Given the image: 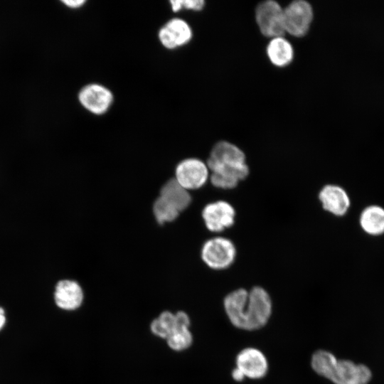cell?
I'll use <instances>...</instances> for the list:
<instances>
[{
	"label": "cell",
	"mask_w": 384,
	"mask_h": 384,
	"mask_svg": "<svg viewBox=\"0 0 384 384\" xmlns=\"http://www.w3.org/2000/svg\"><path fill=\"white\" fill-rule=\"evenodd\" d=\"M245 153L236 145L226 141L217 142L207 160L210 171L218 167H235L245 164Z\"/></svg>",
	"instance_id": "obj_9"
},
{
	"label": "cell",
	"mask_w": 384,
	"mask_h": 384,
	"mask_svg": "<svg viewBox=\"0 0 384 384\" xmlns=\"http://www.w3.org/2000/svg\"><path fill=\"white\" fill-rule=\"evenodd\" d=\"M160 196L173 205L179 212L186 209L191 202L188 191L175 178L166 181L160 190Z\"/></svg>",
	"instance_id": "obj_17"
},
{
	"label": "cell",
	"mask_w": 384,
	"mask_h": 384,
	"mask_svg": "<svg viewBox=\"0 0 384 384\" xmlns=\"http://www.w3.org/2000/svg\"><path fill=\"white\" fill-rule=\"evenodd\" d=\"M6 322V317L4 314V310L0 307V330L3 328Z\"/></svg>",
	"instance_id": "obj_26"
},
{
	"label": "cell",
	"mask_w": 384,
	"mask_h": 384,
	"mask_svg": "<svg viewBox=\"0 0 384 384\" xmlns=\"http://www.w3.org/2000/svg\"><path fill=\"white\" fill-rule=\"evenodd\" d=\"M236 367L245 377L252 379L263 378L268 371V362L262 351L248 347L240 351L236 357Z\"/></svg>",
	"instance_id": "obj_11"
},
{
	"label": "cell",
	"mask_w": 384,
	"mask_h": 384,
	"mask_svg": "<svg viewBox=\"0 0 384 384\" xmlns=\"http://www.w3.org/2000/svg\"><path fill=\"white\" fill-rule=\"evenodd\" d=\"M175 179L186 190L198 189L209 177L207 164L196 158H188L180 161L175 170Z\"/></svg>",
	"instance_id": "obj_5"
},
{
	"label": "cell",
	"mask_w": 384,
	"mask_h": 384,
	"mask_svg": "<svg viewBox=\"0 0 384 384\" xmlns=\"http://www.w3.org/2000/svg\"><path fill=\"white\" fill-rule=\"evenodd\" d=\"M171 10L178 12L182 9L198 11L205 6L203 0H173L169 1Z\"/></svg>",
	"instance_id": "obj_22"
},
{
	"label": "cell",
	"mask_w": 384,
	"mask_h": 384,
	"mask_svg": "<svg viewBox=\"0 0 384 384\" xmlns=\"http://www.w3.org/2000/svg\"><path fill=\"white\" fill-rule=\"evenodd\" d=\"M210 171V182L215 187L231 189L248 176L249 168L246 164L235 167H220Z\"/></svg>",
	"instance_id": "obj_14"
},
{
	"label": "cell",
	"mask_w": 384,
	"mask_h": 384,
	"mask_svg": "<svg viewBox=\"0 0 384 384\" xmlns=\"http://www.w3.org/2000/svg\"><path fill=\"white\" fill-rule=\"evenodd\" d=\"M223 305L231 324L247 331L264 326L272 310L271 298L261 287H255L249 292L245 289L233 290L226 295Z\"/></svg>",
	"instance_id": "obj_1"
},
{
	"label": "cell",
	"mask_w": 384,
	"mask_h": 384,
	"mask_svg": "<svg viewBox=\"0 0 384 384\" xmlns=\"http://www.w3.org/2000/svg\"><path fill=\"white\" fill-rule=\"evenodd\" d=\"M63 4L70 8H78L85 4V0H66L62 1Z\"/></svg>",
	"instance_id": "obj_24"
},
{
	"label": "cell",
	"mask_w": 384,
	"mask_h": 384,
	"mask_svg": "<svg viewBox=\"0 0 384 384\" xmlns=\"http://www.w3.org/2000/svg\"><path fill=\"white\" fill-rule=\"evenodd\" d=\"M175 328L176 327H188L190 319L186 313L184 311H178L175 314Z\"/></svg>",
	"instance_id": "obj_23"
},
{
	"label": "cell",
	"mask_w": 384,
	"mask_h": 384,
	"mask_svg": "<svg viewBox=\"0 0 384 384\" xmlns=\"http://www.w3.org/2000/svg\"><path fill=\"white\" fill-rule=\"evenodd\" d=\"M359 224L363 232L369 235L384 234V208L375 204L366 206L360 214Z\"/></svg>",
	"instance_id": "obj_15"
},
{
	"label": "cell",
	"mask_w": 384,
	"mask_h": 384,
	"mask_svg": "<svg viewBox=\"0 0 384 384\" xmlns=\"http://www.w3.org/2000/svg\"><path fill=\"white\" fill-rule=\"evenodd\" d=\"M323 208L336 216L346 215L351 206V199L346 191L336 184L324 186L319 193Z\"/></svg>",
	"instance_id": "obj_12"
},
{
	"label": "cell",
	"mask_w": 384,
	"mask_h": 384,
	"mask_svg": "<svg viewBox=\"0 0 384 384\" xmlns=\"http://www.w3.org/2000/svg\"><path fill=\"white\" fill-rule=\"evenodd\" d=\"M78 100L81 105L90 113L102 115L107 112L114 102L112 91L99 83L85 85L79 92Z\"/></svg>",
	"instance_id": "obj_6"
},
{
	"label": "cell",
	"mask_w": 384,
	"mask_h": 384,
	"mask_svg": "<svg viewBox=\"0 0 384 384\" xmlns=\"http://www.w3.org/2000/svg\"><path fill=\"white\" fill-rule=\"evenodd\" d=\"M153 213L158 223L162 225L166 222L174 220L180 212L159 196L154 202Z\"/></svg>",
	"instance_id": "obj_19"
},
{
	"label": "cell",
	"mask_w": 384,
	"mask_h": 384,
	"mask_svg": "<svg viewBox=\"0 0 384 384\" xmlns=\"http://www.w3.org/2000/svg\"><path fill=\"white\" fill-rule=\"evenodd\" d=\"M202 218L210 231L220 233L234 224L235 210L230 203L219 200L210 203L203 208Z\"/></svg>",
	"instance_id": "obj_7"
},
{
	"label": "cell",
	"mask_w": 384,
	"mask_h": 384,
	"mask_svg": "<svg viewBox=\"0 0 384 384\" xmlns=\"http://www.w3.org/2000/svg\"><path fill=\"white\" fill-rule=\"evenodd\" d=\"M201 255L208 267L215 270H221L233 265L236 257V248L230 239L215 237L204 242Z\"/></svg>",
	"instance_id": "obj_2"
},
{
	"label": "cell",
	"mask_w": 384,
	"mask_h": 384,
	"mask_svg": "<svg viewBox=\"0 0 384 384\" xmlns=\"http://www.w3.org/2000/svg\"><path fill=\"white\" fill-rule=\"evenodd\" d=\"M83 292L80 284L70 279L59 281L54 292V299L58 307L64 310H75L83 301Z\"/></svg>",
	"instance_id": "obj_13"
},
{
	"label": "cell",
	"mask_w": 384,
	"mask_h": 384,
	"mask_svg": "<svg viewBox=\"0 0 384 384\" xmlns=\"http://www.w3.org/2000/svg\"><path fill=\"white\" fill-rule=\"evenodd\" d=\"M175 326V314L165 311L152 321L151 330L154 335L166 339Z\"/></svg>",
	"instance_id": "obj_21"
},
{
	"label": "cell",
	"mask_w": 384,
	"mask_h": 384,
	"mask_svg": "<svg viewBox=\"0 0 384 384\" xmlns=\"http://www.w3.org/2000/svg\"><path fill=\"white\" fill-rule=\"evenodd\" d=\"M314 17L311 4L303 0L291 2L284 9L285 33L294 37H302L309 30Z\"/></svg>",
	"instance_id": "obj_4"
},
{
	"label": "cell",
	"mask_w": 384,
	"mask_h": 384,
	"mask_svg": "<svg viewBox=\"0 0 384 384\" xmlns=\"http://www.w3.org/2000/svg\"><path fill=\"white\" fill-rule=\"evenodd\" d=\"M158 38L164 48L173 50L188 44L193 38V31L187 21L176 17L160 28Z\"/></svg>",
	"instance_id": "obj_8"
},
{
	"label": "cell",
	"mask_w": 384,
	"mask_h": 384,
	"mask_svg": "<svg viewBox=\"0 0 384 384\" xmlns=\"http://www.w3.org/2000/svg\"><path fill=\"white\" fill-rule=\"evenodd\" d=\"M169 346L176 351L187 349L193 342L188 327H176L166 338Z\"/></svg>",
	"instance_id": "obj_20"
},
{
	"label": "cell",
	"mask_w": 384,
	"mask_h": 384,
	"mask_svg": "<svg viewBox=\"0 0 384 384\" xmlns=\"http://www.w3.org/2000/svg\"><path fill=\"white\" fill-rule=\"evenodd\" d=\"M337 360L332 353L326 350H318L312 355L311 366L318 375L329 380Z\"/></svg>",
	"instance_id": "obj_18"
},
{
	"label": "cell",
	"mask_w": 384,
	"mask_h": 384,
	"mask_svg": "<svg viewBox=\"0 0 384 384\" xmlns=\"http://www.w3.org/2000/svg\"><path fill=\"white\" fill-rule=\"evenodd\" d=\"M255 19L260 32L267 37L283 36L285 33L284 9L275 1H265L258 4Z\"/></svg>",
	"instance_id": "obj_3"
},
{
	"label": "cell",
	"mask_w": 384,
	"mask_h": 384,
	"mask_svg": "<svg viewBox=\"0 0 384 384\" xmlns=\"http://www.w3.org/2000/svg\"><path fill=\"white\" fill-rule=\"evenodd\" d=\"M371 376L366 366L338 359L329 380L334 384H368Z\"/></svg>",
	"instance_id": "obj_10"
},
{
	"label": "cell",
	"mask_w": 384,
	"mask_h": 384,
	"mask_svg": "<svg viewBox=\"0 0 384 384\" xmlns=\"http://www.w3.org/2000/svg\"><path fill=\"white\" fill-rule=\"evenodd\" d=\"M266 51L270 61L279 68L290 64L294 58L293 47L283 36L272 38L267 44Z\"/></svg>",
	"instance_id": "obj_16"
},
{
	"label": "cell",
	"mask_w": 384,
	"mask_h": 384,
	"mask_svg": "<svg viewBox=\"0 0 384 384\" xmlns=\"http://www.w3.org/2000/svg\"><path fill=\"white\" fill-rule=\"evenodd\" d=\"M232 377L235 381H242L245 378L242 372L237 367L233 370Z\"/></svg>",
	"instance_id": "obj_25"
}]
</instances>
